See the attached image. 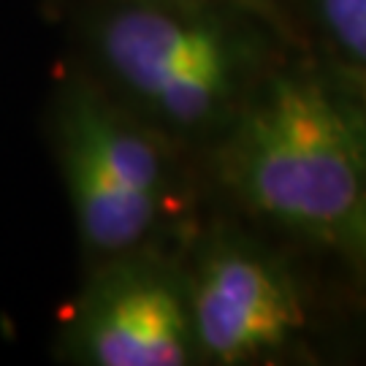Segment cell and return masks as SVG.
<instances>
[{
	"label": "cell",
	"instance_id": "6da1fadb",
	"mask_svg": "<svg viewBox=\"0 0 366 366\" xmlns=\"http://www.w3.org/2000/svg\"><path fill=\"white\" fill-rule=\"evenodd\" d=\"M68 60L201 160L282 63L274 22L212 0H63Z\"/></svg>",
	"mask_w": 366,
	"mask_h": 366
},
{
	"label": "cell",
	"instance_id": "7a4b0ae2",
	"mask_svg": "<svg viewBox=\"0 0 366 366\" xmlns=\"http://www.w3.org/2000/svg\"><path fill=\"white\" fill-rule=\"evenodd\" d=\"M201 160L247 217L345 247L366 190V125L315 71L277 63Z\"/></svg>",
	"mask_w": 366,
	"mask_h": 366
},
{
	"label": "cell",
	"instance_id": "3957f363",
	"mask_svg": "<svg viewBox=\"0 0 366 366\" xmlns=\"http://www.w3.org/2000/svg\"><path fill=\"white\" fill-rule=\"evenodd\" d=\"M46 131L74 220L81 266L144 247H184L196 160L63 60L46 109Z\"/></svg>",
	"mask_w": 366,
	"mask_h": 366
},
{
	"label": "cell",
	"instance_id": "277c9868",
	"mask_svg": "<svg viewBox=\"0 0 366 366\" xmlns=\"http://www.w3.org/2000/svg\"><path fill=\"white\" fill-rule=\"evenodd\" d=\"M76 366L201 364L182 247H144L81 269L54 337Z\"/></svg>",
	"mask_w": 366,
	"mask_h": 366
},
{
	"label": "cell",
	"instance_id": "5b68a950",
	"mask_svg": "<svg viewBox=\"0 0 366 366\" xmlns=\"http://www.w3.org/2000/svg\"><path fill=\"white\" fill-rule=\"evenodd\" d=\"M182 263L201 364H266L299 347L310 328L304 293L255 236L236 222L198 225Z\"/></svg>",
	"mask_w": 366,
	"mask_h": 366
},
{
	"label": "cell",
	"instance_id": "8992f818",
	"mask_svg": "<svg viewBox=\"0 0 366 366\" xmlns=\"http://www.w3.org/2000/svg\"><path fill=\"white\" fill-rule=\"evenodd\" d=\"M317 25L334 49L366 71V0H312Z\"/></svg>",
	"mask_w": 366,
	"mask_h": 366
},
{
	"label": "cell",
	"instance_id": "52a82bcc",
	"mask_svg": "<svg viewBox=\"0 0 366 366\" xmlns=\"http://www.w3.org/2000/svg\"><path fill=\"white\" fill-rule=\"evenodd\" d=\"M345 247H350L355 255H361L366 261V190H364V198H361V207H358V214H355L353 220V228L347 234Z\"/></svg>",
	"mask_w": 366,
	"mask_h": 366
},
{
	"label": "cell",
	"instance_id": "ba28073f",
	"mask_svg": "<svg viewBox=\"0 0 366 366\" xmlns=\"http://www.w3.org/2000/svg\"><path fill=\"white\" fill-rule=\"evenodd\" d=\"M187 3H196V0H187ZM212 3H234V6H242V9H249V11L261 14L266 19L274 22V9L269 0H212Z\"/></svg>",
	"mask_w": 366,
	"mask_h": 366
},
{
	"label": "cell",
	"instance_id": "9c48e42d",
	"mask_svg": "<svg viewBox=\"0 0 366 366\" xmlns=\"http://www.w3.org/2000/svg\"><path fill=\"white\" fill-rule=\"evenodd\" d=\"M364 101H366V90H364Z\"/></svg>",
	"mask_w": 366,
	"mask_h": 366
}]
</instances>
